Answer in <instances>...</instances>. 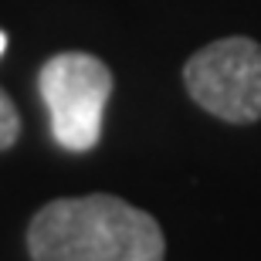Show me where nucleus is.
Listing matches in <instances>:
<instances>
[{"mask_svg": "<svg viewBox=\"0 0 261 261\" xmlns=\"http://www.w3.org/2000/svg\"><path fill=\"white\" fill-rule=\"evenodd\" d=\"M187 92L211 116L248 126L261 119V44L251 38H221L184 65Z\"/></svg>", "mask_w": 261, "mask_h": 261, "instance_id": "nucleus-3", "label": "nucleus"}, {"mask_svg": "<svg viewBox=\"0 0 261 261\" xmlns=\"http://www.w3.org/2000/svg\"><path fill=\"white\" fill-rule=\"evenodd\" d=\"M34 261H163L166 238L153 214L112 194L61 197L28 224Z\"/></svg>", "mask_w": 261, "mask_h": 261, "instance_id": "nucleus-1", "label": "nucleus"}, {"mask_svg": "<svg viewBox=\"0 0 261 261\" xmlns=\"http://www.w3.org/2000/svg\"><path fill=\"white\" fill-rule=\"evenodd\" d=\"M20 136V116H17V106L10 102V95L0 88V153L10 149L17 143Z\"/></svg>", "mask_w": 261, "mask_h": 261, "instance_id": "nucleus-4", "label": "nucleus"}, {"mask_svg": "<svg viewBox=\"0 0 261 261\" xmlns=\"http://www.w3.org/2000/svg\"><path fill=\"white\" fill-rule=\"evenodd\" d=\"M4 48H7V38H4V31H0V55H4Z\"/></svg>", "mask_w": 261, "mask_h": 261, "instance_id": "nucleus-5", "label": "nucleus"}, {"mask_svg": "<svg viewBox=\"0 0 261 261\" xmlns=\"http://www.w3.org/2000/svg\"><path fill=\"white\" fill-rule=\"evenodd\" d=\"M38 85L51 116V136L71 153H88L102 136V116L112 95L109 65L85 51H65L41 68Z\"/></svg>", "mask_w": 261, "mask_h": 261, "instance_id": "nucleus-2", "label": "nucleus"}]
</instances>
